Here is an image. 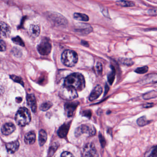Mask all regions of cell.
<instances>
[{
	"label": "cell",
	"instance_id": "6da1fadb",
	"mask_svg": "<svg viewBox=\"0 0 157 157\" xmlns=\"http://www.w3.org/2000/svg\"><path fill=\"white\" fill-rule=\"evenodd\" d=\"M64 86L71 87L77 91H82L85 88V79L80 73H72L66 78Z\"/></svg>",
	"mask_w": 157,
	"mask_h": 157
},
{
	"label": "cell",
	"instance_id": "7a4b0ae2",
	"mask_svg": "<svg viewBox=\"0 0 157 157\" xmlns=\"http://www.w3.org/2000/svg\"><path fill=\"white\" fill-rule=\"evenodd\" d=\"M15 121L20 126H25L31 121V114L28 109L21 108L18 110L15 118Z\"/></svg>",
	"mask_w": 157,
	"mask_h": 157
},
{
	"label": "cell",
	"instance_id": "3957f363",
	"mask_svg": "<svg viewBox=\"0 0 157 157\" xmlns=\"http://www.w3.org/2000/svg\"><path fill=\"white\" fill-rule=\"evenodd\" d=\"M61 59L62 62L65 66L68 67H73L78 62V54L74 51L66 50L63 52Z\"/></svg>",
	"mask_w": 157,
	"mask_h": 157
},
{
	"label": "cell",
	"instance_id": "277c9868",
	"mask_svg": "<svg viewBox=\"0 0 157 157\" xmlns=\"http://www.w3.org/2000/svg\"><path fill=\"white\" fill-rule=\"evenodd\" d=\"M96 128L91 124H82L79 126L75 130V135L76 137H80L82 134H88L89 136H93L96 135Z\"/></svg>",
	"mask_w": 157,
	"mask_h": 157
},
{
	"label": "cell",
	"instance_id": "5b68a950",
	"mask_svg": "<svg viewBox=\"0 0 157 157\" xmlns=\"http://www.w3.org/2000/svg\"><path fill=\"white\" fill-rule=\"evenodd\" d=\"M60 97L64 99L68 100H71L78 97L77 91L71 87L64 86L60 92Z\"/></svg>",
	"mask_w": 157,
	"mask_h": 157
},
{
	"label": "cell",
	"instance_id": "8992f818",
	"mask_svg": "<svg viewBox=\"0 0 157 157\" xmlns=\"http://www.w3.org/2000/svg\"><path fill=\"white\" fill-rule=\"evenodd\" d=\"M52 45L49 40L44 38L38 46V50L41 55H46L51 52Z\"/></svg>",
	"mask_w": 157,
	"mask_h": 157
},
{
	"label": "cell",
	"instance_id": "52a82bcc",
	"mask_svg": "<svg viewBox=\"0 0 157 157\" xmlns=\"http://www.w3.org/2000/svg\"><path fill=\"white\" fill-rule=\"evenodd\" d=\"M83 157H97L98 156L97 152L96 147L91 143L86 144L82 149V152Z\"/></svg>",
	"mask_w": 157,
	"mask_h": 157
},
{
	"label": "cell",
	"instance_id": "ba28073f",
	"mask_svg": "<svg viewBox=\"0 0 157 157\" xmlns=\"http://www.w3.org/2000/svg\"><path fill=\"white\" fill-rule=\"evenodd\" d=\"M10 27L9 24L3 22H0V38H6L11 33Z\"/></svg>",
	"mask_w": 157,
	"mask_h": 157
},
{
	"label": "cell",
	"instance_id": "9c48e42d",
	"mask_svg": "<svg viewBox=\"0 0 157 157\" xmlns=\"http://www.w3.org/2000/svg\"><path fill=\"white\" fill-rule=\"evenodd\" d=\"M79 105L78 102L67 103L65 105V109L66 113L68 117H72Z\"/></svg>",
	"mask_w": 157,
	"mask_h": 157
},
{
	"label": "cell",
	"instance_id": "30bf717a",
	"mask_svg": "<svg viewBox=\"0 0 157 157\" xmlns=\"http://www.w3.org/2000/svg\"><path fill=\"white\" fill-rule=\"evenodd\" d=\"M102 93V87L100 85H97L91 93L89 99L90 101L96 100L98 98V97H99Z\"/></svg>",
	"mask_w": 157,
	"mask_h": 157
},
{
	"label": "cell",
	"instance_id": "8fae6325",
	"mask_svg": "<svg viewBox=\"0 0 157 157\" xmlns=\"http://www.w3.org/2000/svg\"><path fill=\"white\" fill-rule=\"evenodd\" d=\"M27 103L33 112H36L37 109V101L33 94H30L27 96Z\"/></svg>",
	"mask_w": 157,
	"mask_h": 157
},
{
	"label": "cell",
	"instance_id": "7c38bea8",
	"mask_svg": "<svg viewBox=\"0 0 157 157\" xmlns=\"http://www.w3.org/2000/svg\"><path fill=\"white\" fill-rule=\"evenodd\" d=\"M70 123H64L59 128L58 135L60 138H65L68 135L70 127Z\"/></svg>",
	"mask_w": 157,
	"mask_h": 157
},
{
	"label": "cell",
	"instance_id": "4fadbf2b",
	"mask_svg": "<svg viewBox=\"0 0 157 157\" xmlns=\"http://www.w3.org/2000/svg\"><path fill=\"white\" fill-rule=\"evenodd\" d=\"M15 125L12 123H7L2 128V132L4 135H9L15 130Z\"/></svg>",
	"mask_w": 157,
	"mask_h": 157
},
{
	"label": "cell",
	"instance_id": "5bb4252c",
	"mask_svg": "<svg viewBox=\"0 0 157 157\" xmlns=\"http://www.w3.org/2000/svg\"><path fill=\"white\" fill-rule=\"evenodd\" d=\"M6 146L8 152L10 154H13L19 149L20 143L19 141H16L7 143Z\"/></svg>",
	"mask_w": 157,
	"mask_h": 157
},
{
	"label": "cell",
	"instance_id": "9a60e30c",
	"mask_svg": "<svg viewBox=\"0 0 157 157\" xmlns=\"http://www.w3.org/2000/svg\"><path fill=\"white\" fill-rule=\"evenodd\" d=\"M29 32L31 37L37 38L40 33V28L37 24H31L29 27Z\"/></svg>",
	"mask_w": 157,
	"mask_h": 157
},
{
	"label": "cell",
	"instance_id": "2e32d148",
	"mask_svg": "<svg viewBox=\"0 0 157 157\" xmlns=\"http://www.w3.org/2000/svg\"><path fill=\"white\" fill-rule=\"evenodd\" d=\"M36 139V134L33 131H31L25 135L24 137V142L28 145H32L35 143Z\"/></svg>",
	"mask_w": 157,
	"mask_h": 157
},
{
	"label": "cell",
	"instance_id": "e0dca14e",
	"mask_svg": "<svg viewBox=\"0 0 157 157\" xmlns=\"http://www.w3.org/2000/svg\"><path fill=\"white\" fill-rule=\"evenodd\" d=\"M49 18L55 24H65V19H63L62 16L60 15L52 14L49 15Z\"/></svg>",
	"mask_w": 157,
	"mask_h": 157
},
{
	"label": "cell",
	"instance_id": "ac0fdd59",
	"mask_svg": "<svg viewBox=\"0 0 157 157\" xmlns=\"http://www.w3.org/2000/svg\"><path fill=\"white\" fill-rule=\"evenodd\" d=\"M47 134L45 130H42L39 133V143L40 146H42L47 141Z\"/></svg>",
	"mask_w": 157,
	"mask_h": 157
},
{
	"label": "cell",
	"instance_id": "d6986e66",
	"mask_svg": "<svg viewBox=\"0 0 157 157\" xmlns=\"http://www.w3.org/2000/svg\"><path fill=\"white\" fill-rule=\"evenodd\" d=\"M73 17L77 20L85 22L88 21L89 20V16L83 13H75L73 15Z\"/></svg>",
	"mask_w": 157,
	"mask_h": 157
},
{
	"label": "cell",
	"instance_id": "ffe728a7",
	"mask_svg": "<svg viewBox=\"0 0 157 157\" xmlns=\"http://www.w3.org/2000/svg\"><path fill=\"white\" fill-rule=\"evenodd\" d=\"M117 5L122 7H130L135 6V3L132 2L127 1H119L116 2Z\"/></svg>",
	"mask_w": 157,
	"mask_h": 157
},
{
	"label": "cell",
	"instance_id": "44dd1931",
	"mask_svg": "<svg viewBox=\"0 0 157 157\" xmlns=\"http://www.w3.org/2000/svg\"><path fill=\"white\" fill-rule=\"evenodd\" d=\"M116 71L114 67H111V71L109 73L108 76V82L110 85H112L115 79Z\"/></svg>",
	"mask_w": 157,
	"mask_h": 157
},
{
	"label": "cell",
	"instance_id": "7402d4cb",
	"mask_svg": "<svg viewBox=\"0 0 157 157\" xmlns=\"http://www.w3.org/2000/svg\"><path fill=\"white\" fill-rule=\"evenodd\" d=\"M137 123L138 125H139L140 126H144L145 125H147L150 123V121L149 120H148L146 117L143 116L141 117L139 119H138L137 120Z\"/></svg>",
	"mask_w": 157,
	"mask_h": 157
},
{
	"label": "cell",
	"instance_id": "603a6c76",
	"mask_svg": "<svg viewBox=\"0 0 157 157\" xmlns=\"http://www.w3.org/2000/svg\"><path fill=\"white\" fill-rule=\"evenodd\" d=\"M157 97V93L155 91H152L151 92L145 93L143 96V98L145 100H149L150 99L154 98Z\"/></svg>",
	"mask_w": 157,
	"mask_h": 157
},
{
	"label": "cell",
	"instance_id": "cb8c5ba5",
	"mask_svg": "<svg viewBox=\"0 0 157 157\" xmlns=\"http://www.w3.org/2000/svg\"><path fill=\"white\" fill-rule=\"evenodd\" d=\"M120 62L124 66H131L134 64V62L131 59L121 58L119 60Z\"/></svg>",
	"mask_w": 157,
	"mask_h": 157
},
{
	"label": "cell",
	"instance_id": "d4e9b609",
	"mask_svg": "<svg viewBox=\"0 0 157 157\" xmlns=\"http://www.w3.org/2000/svg\"><path fill=\"white\" fill-rule=\"evenodd\" d=\"M53 104L50 102H46L43 103L42 105L41 106L40 109L41 110L43 111H46L48 110L52 106Z\"/></svg>",
	"mask_w": 157,
	"mask_h": 157
},
{
	"label": "cell",
	"instance_id": "484cf974",
	"mask_svg": "<svg viewBox=\"0 0 157 157\" xmlns=\"http://www.w3.org/2000/svg\"><path fill=\"white\" fill-rule=\"evenodd\" d=\"M12 41L15 44L20 45V46H22V47H24V42L23 41L22 39L19 36L13 38L12 39Z\"/></svg>",
	"mask_w": 157,
	"mask_h": 157
},
{
	"label": "cell",
	"instance_id": "4316f807",
	"mask_svg": "<svg viewBox=\"0 0 157 157\" xmlns=\"http://www.w3.org/2000/svg\"><path fill=\"white\" fill-rule=\"evenodd\" d=\"M148 68L147 66H145L141 68H137L135 70V72L139 74H144L148 72Z\"/></svg>",
	"mask_w": 157,
	"mask_h": 157
},
{
	"label": "cell",
	"instance_id": "83f0119b",
	"mask_svg": "<svg viewBox=\"0 0 157 157\" xmlns=\"http://www.w3.org/2000/svg\"><path fill=\"white\" fill-rule=\"evenodd\" d=\"M59 147V145L57 143H54L52 145L49 149V156H52L54 154V152L56 151L57 149Z\"/></svg>",
	"mask_w": 157,
	"mask_h": 157
},
{
	"label": "cell",
	"instance_id": "f1b7e54d",
	"mask_svg": "<svg viewBox=\"0 0 157 157\" xmlns=\"http://www.w3.org/2000/svg\"><path fill=\"white\" fill-rule=\"evenodd\" d=\"M148 157H157V147L155 146L152 148V149L150 153L147 155Z\"/></svg>",
	"mask_w": 157,
	"mask_h": 157
},
{
	"label": "cell",
	"instance_id": "f546056e",
	"mask_svg": "<svg viewBox=\"0 0 157 157\" xmlns=\"http://www.w3.org/2000/svg\"><path fill=\"white\" fill-rule=\"evenodd\" d=\"M10 78H11L13 81L16 82L20 83L22 85H24L23 81L22 79L20 77H17V76H14V75H12V76H10Z\"/></svg>",
	"mask_w": 157,
	"mask_h": 157
},
{
	"label": "cell",
	"instance_id": "4dcf8cb0",
	"mask_svg": "<svg viewBox=\"0 0 157 157\" xmlns=\"http://www.w3.org/2000/svg\"><path fill=\"white\" fill-rule=\"evenodd\" d=\"M96 68H97L98 74L99 75L101 74V73H102V71H103V68H102V65L101 63L100 62L98 63L97 66H96Z\"/></svg>",
	"mask_w": 157,
	"mask_h": 157
},
{
	"label": "cell",
	"instance_id": "1f68e13d",
	"mask_svg": "<svg viewBox=\"0 0 157 157\" xmlns=\"http://www.w3.org/2000/svg\"><path fill=\"white\" fill-rule=\"evenodd\" d=\"M6 42L3 40H0V51L3 52L6 50Z\"/></svg>",
	"mask_w": 157,
	"mask_h": 157
},
{
	"label": "cell",
	"instance_id": "d6a6232c",
	"mask_svg": "<svg viewBox=\"0 0 157 157\" xmlns=\"http://www.w3.org/2000/svg\"><path fill=\"white\" fill-rule=\"evenodd\" d=\"M82 116L87 117L89 119L92 116V112L90 110L84 111L82 112Z\"/></svg>",
	"mask_w": 157,
	"mask_h": 157
},
{
	"label": "cell",
	"instance_id": "836d02e7",
	"mask_svg": "<svg viewBox=\"0 0 157 157\" xmlns=\"http://www.w3.org/2000/svg\"><path fill=\"white\" fill-rule=\"evenodd\" d=\"M99 139L101 146H102V147L104 148L106 144V141H105V138H104V137H103L102 135L100 134Z\"/></svg>",
	"mask_w": 157,
	"mask_h": 157
},
{
	"label": "cell",
	"instance_id": "e575fe53",
	"mask_svg": "<svg viewBox=\"0 0 157 157\" xmlns=\"http://www.w3.org/2000/svg\"><path fill=\"white\" fill-rule=\"evenodd\" d=\"M73 155L72 153L71 152H62V154H61V157H73Z\"/></svg>",
	"mask_w": 157,
	"mask_h": 157
},
{
	"label": "cell",
	"instance_id": "d590c367",
	"mask_svg": "<svg viewBox=\"0 0 157 157\" xmlns=\"http://www.w3.org/2000/svg\"><path fill=\"white\" fill-rule=\"evenodd\" d=\"M153 106H154V104H153V103H146V104L143 105V108H152Z\"/></svg>",
	"mask_w": 157,
	"mask_h": 157
},
{
	"label": "cell",
	"instance_id": "8d00e7d4",
	"mask_svg": "<svg viewBox=\"0 0 157 157\" xmlns=\"http://www.w3.org/2000/svg\"><path fill=\"white\" fill-rule=\"evenodd\" d=\"M148 13L149 14H152V15H156V14H157V10H156V9L150 10L148 11Z\"/></svg>",
	"mask_w": 157,
	"mask_h": 157
},
{
	"label": "cell",
	"instance_id": "74e56055",
	"mask_svg": "<svg viewBox=\"0 0 157 157\" xmlns=\"http://www.w3.org/2000/svg\"><path fill=\"white\" fill-rule=\"evenodd\" d=\"M83 46H85V47H89V44L87 42L85 41H82L81 42Z\"/></svg>",
	"mask_w": 157,
	"mask_h": 157
},
{
	"label": "cell",
	"instance_id": "f35d334b",
	"mask_svg": "<svg viewBox=\"0 0 157 157\" xmlns=\"http://www.w3.org/2000/svg\"><path fill=\"white\" fill-rule=\"evenodd\" d=\"M16 101L17 103H21L22 101V99L21 97H17L16 99Z\"/></svg>",
	"mask_w": 157,
	"mask_h": 157
},
{
	"label": "cell",
	"instance_id": "ab89813d",
	"mask_svg": "<svg viewBox=\"0 0 157 157\" xmlns=\"http://www.w3.org/2000/svg\"><path fill=\"white\" fill-rule=\"evenodd\" d=\"M105 87H106V88H105V95L108 93V90H109V87L107 84L106 85V86H105Z\"/></svg>",
	"mask_w": 157,
	"mask_h": 157
},
{
	"label": "cell",
	"instance_id": "60d3db41",
	"mask_svg": "<svg viewBox=\"0 0 157 157\" xmlns=\"http://www.w3.org/2000/svg\"><path fill=\"white\" fill-rule=\"evenodd\" d=\"M3 92V89L2 87L0 86V95H1L2 94V93Z\"/></svg>",
	"mask_w": 157,
	"mask_h": 157
}]
</instances>
